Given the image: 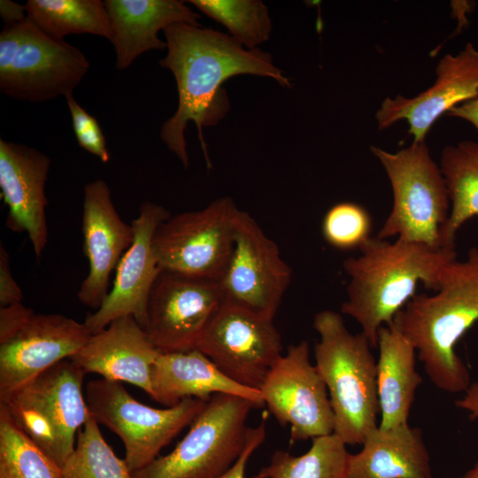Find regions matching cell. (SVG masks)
<instances>
[{"instance_id":"cell-31","label":"cell","mask_w":478,"mask_h":478,"mask_svg":"<svg viewBox=\"0 0 478 478\" xmlns=\"http://www.w3.org/2000/svg\"><path fill=\"white\" fill-rule=\"evenodd\" d=\"M372 220L368 212L352 202L333 205L322 220L326 242L339 250L358 248L371 237Z\"/></svg>"},{"instance_id":"cell-3","label":"cell","mask_w":478,"mask_h":478,"mask_svg":"<svg viewBox=\"0 0 478 478\" xmlns=\"http://www.w3.org/2000/svg\"><path fill=\"white\" fill-rule=\"evenodd\" d=\"M434 295H415L392 322L416 350L424 370L439 389L459 393L470 386V373L455 346L478 320V249L464 261L447 264Z\"/></svg>"},{"instance_id":"cell-19","label":"cell","mask_w":478,"mask_h":478,"mask_svg":"<svg viewBox=\"0 0 478 478\" xmlns=\"http://www.w3.org/2000/svg\"><path fill=\"white\" fill-rule=\"evenodd\" d=\"M50 158L35 148L0 140V189L6 226L27 233L38 260L48 243L45 184Z\"/></svg>"},{"instance_id":"cell-21","label":"cell","mask_w":478,"mask_h":478,"mask_svg":"<svg viewBox=\"0 0 478 478\" xmlns=\"http://www.w3.org/2000/svg\"><path fill=\"white\" fill-rule=\"evenodd\" d=\"M112 30L110 42L116 53V68L127 69L135 58L151 50L166 49L160 30L176 23L200 25L201 16L183 1L106 0Z\"/></svg>"},{"instance_id":"cell-39","label":"cell","mask_w":478,"mask_h":478,"mask_svg":"<svg viewBox=\"0 0 478 478\" xmlns=\"http://www.w3.org/2000/svg\"><path fill=\"white\" fill-rule=\"evenodd\" d=\"M460 478H478V462Z\"/></svg>"},{"instance_id":"cell-33","label":"cell","mask_w":478,"mask_h":478,"mask_svg":"<svg viewBox=\"0 0 478 478\" xmlns=\"http://www.w3.org/2000/svg\"><path fill=\"white\" fill-rule=\"evenodd\" d=\"M35 314L22 303L0 307V343L12 337Z\"/></svg>"},{"instance_id":"cell-18","label":"cell","mask_w":478,"mask_h":478,"mask_svg":"<svg viewBox=\"0 0 478 478\" xmlns=\"http://www.w3.org/2000/svg\"><path fill=\"white\" fill-rule=\"evenodd\" d=\"M81 231L89 273L77 297L82 305L97 310L109 293L110 275L134 239L132 225L120 216L104 180L84 187Z\"/></svg>"},{"instance_id":"cell-15","label":"cell","mask_w":478,"mask_h":478,"mask_svg":"<svg viewBox=\"0 0 478 478\" xmlns=\"http://www.w3.org/2000/svg\"><path fill=\"white\" fill-rule=\"evenodd\" d=\"M170 216L166 208L156 203H142L138 216L131 222L133 243L115 269L112 288L102 305L88 313L83 322L91 334L126 316L134 317L145 328L149 297L162 271L152 241L157 228Z\"/></svg>"},{"instance_id":"cell-26","label":"cell","mask_w":478,"mask_h":478,"mask_svg":"<svg viewBox=\"0 0 478 478\" xmlns=\"http://www.w3.org/2000/svg\"><path fill=\"white\" fill-rule=\"evenodd\" d=\"M25 5L27 19L56 39L89 34L111 40L110 19L101 0H29Z\"/></svg>"},{"instance_id":"cell-13","label":"cell","mask_w":478,"mask_h":478,"mask_svg":"<svg viewBox=\"0 0 478 478\" xmlns=\"http://www.w3.org/2000/svg\"><path fill=\"white\" fill-rule=\"evenodd\" d=\"M259 391L268 412L280 424L290 427V443L334 433L335 416L328 389L310 361L306 341L289 346Z\"/></svg>"},{"instance_id":"cell-11","label":"cell","mask_w":478,"mask_h":478,"mask_svg":"<svg viewBox=\"0 0 478 478\" xmlns=\"http://www.w3.org/2000/svg\"><path fill=\"white\" fill-rule=\"evenodd\" d=\"M196 349L229 379L257 390L282 355L281 335L273 319L225 303Z\"/></svg>"},{"instance_id":"cell-16","label":"cell","mask_w":478,"mask_h":478,"mask_svg":"<svg viewBox=\"0 0 478 478\" xmlns=\"http://www.w3.org/2000/svg\"><path fill=\"white\" fill-rule=\"evenodd\" d=\"M84 323L62 314L35 313L0 343V403L55 364L77 353L91 336Z\"/></svg>"},{"instance_id":"cell-34","label":"cell","mask_w":478,"mask_h":478,"mask_svg":"<svg viewBox=\"0 0 478 478\" xmlns=\"http://www.w3.org/2000/svg\"><path fill=\"white\" fill-rule=\"evenodd\" d=\"M23 293L16 282L11 267L10 256L1 243L0 244V306L22 303Z\"/></svg>"},{"instance_id":"cell-17","label":"cell","mask_w":478,"mask_h":478,"mask_svg":"<svg viewBox=\"0 0 478 478\" xmlns=\"http://www.w3.org/2000/svg\"><path fill=\"white\" fill-rule=\"evenodd\" d=\"M478 97V50L468 42L457 54H446L436 67L434 83L412 97L397 95L386 97L375 113L380 129L398 120L408 124L412 142L425 137L443 114Z\"/></svg>"},{"instance_id":"cell-38","label":"cell","mask_w":478,"mask_h":478,"mask_svg":"<svg viewBox=\"0 0 478 478\" xmlns=\"http://www.w3.org/2000/svg\"><path fill=\"white\" fill-rule=\"evenodd\" d=\"M465 392V396L456 400L455 404L459 408L469 412L472 420H478V381L470 384Z\"/></svg>"},{"instance_id":"cell-4","label":"cell","mask_w":478,"mask_h":478,"mask_svg":"<svg viewBox=\"0 0 478 478\" xmlns=\"http://www.w3.org/2000/svg\"><path fill=\"white\" fill-rule=\"evenodd\" d=\"M313 328L315 366L323 379L335 416L334 433L346 444H362L379 425L376 360L363 333L351 334L342 316L318 312Z\"/></svg>"},{"instance_id":"cell-9","label":"cell","mask_w":478,"mask_h":478,"mask_svg":"<svg viewBox=\"0 0 478 478\" xmlns=\"http://www.w3.org/2000/svg\"><path fill=\"white\" fill-rule=\"evenodd\" d=\"M85 397L90 415L121 439L124 459L133 473L159 456L207 403L186 398L171 407L154 408L135 400L120 382L104 378L89 382Z\"/></svg>"},{"instance_id":"cell-7","label":"cell","mask_w":478,"mask_h":478,"mask_svg":"<svg viewBox=\"0 0 478 478\" xmlns=\"http://www.w3.org/2000/svg\"><path fill=\"white\" fill-rule=\"evenodd\" d=\"M258 407L239 396L212 395L175 448L134 472V478H219L243 452L248 416Z\"/></svg>"},{"instance_id":"cell-5","label":"cell","mask_w":478,"mask_h":478,"mask_svg":"<svg viewBox=\"0 0 478 478\" xmlns=\"http://www.w3.org/2000/svg\"><path fill=\"white\" fill-rule=\"evenodd\" d=\"M389 180L392 208L377 237H396L432 247H444L441 230L451 212L448 189L440 166L424 142L396 152L371 146Z\"/></svg>"},{"instance_id":"cell-20","label":"cell","mask_w":478,"mask_h":478,"mask_svg":"<svg viewBox=\"0 0 478 478\" xmlns=\"http://www.w3.org/2000/svg\"><path fill=\"white\" fill-rule=\"evenodd\" d=\"M160 351L132 316L119 318L92 334L70 359L87 373L134 384L151 395V372Z\"/></svg>"},{"instance_id":"cell-36","label":"cell","mask_w":478,"mask_h":478,"mask_svg":"<svg viewBox=\"0 0 478 478\" xmlns=\"http://www.w3.org/2000/svg\"><path fill=\"white\" fill-rule=\"evenodd\" d=\"M0 15L4 26L19 23L27 19L26 5L10 0L0 1Z\"/></svg>"},{"instance_id":"cell-14","label":"cell","mask_w":478,"mask_h":478,"mask_svg":"<svg viewBox=\"0 0 478 478\" xmlns=\"http://www.w3.org/2000/svg\"><path fill=\"white\" fill-rule=\"evenodd\" d=\"M224 305L219 281L162 270L151 289L144 328L160 352L196 349Z\"/></svg>"},{"instance_id":"cell-10","label":"cell","mask_w":478,"mask_h":478,"mask_svg":"<svg viewBox=\"0 0 478 478\" xmlns=\"http://www.w3.org/2000/svg\"><path fill=\"white\" fill-rule=\"evenodd\" d=\"M239 212L227 197L204 209L170 216L152 241L161 269L220 281L232 253Z\"/></svg>"},{"instance_id":"cell-30","label":"cell","mask_w":478,"mask_h":478,"mask_svg":"<svg viewBox=\"0 0 478 478\" xmlns=\"http://www.w3.org/2000/svg\"><path fill=\"white\" fill-rule=\"evenodd\" d=\"M62 473L63 478H134L125 459L115 455L91 415L78 431L74 451Z\"/></svg>"},{"instance_id":"cell-1","label":"cell","mask_w":478,"mask_h":478,"mask_svg":"<svg viewBox=\"0 0 478 478\" xmlns=\"http://www.w3.org/2000/svg\"><path fill=\"white\" fill-rule=\"evenodd\" d=\"M166 55L159 65L171 71L177 85L178 106L160 128V138L185 168L189 166L185 131L189 122L197 128L208 168L212 162L203 128L215 126L230 104L222 84L231 77L251 74L271 78L282 87L289 79L274 63L270 53L248 50L227 33L201 25L176 23L163 31Z\"/></svg>"},{"instance_id":"cell-29","label":"cell","mask_w":478,"mask_h":478,"mask_svg":"<svg viewBox=\"0 0 478 478\" xmlns=\"http://www.w3.org/2000/svg\"><path fill=\"white\" fill-rule=\"evenodd\" d=\"M198 11L223 25L227 34L248 50L269 40L272 19L260 0H190Z\"/></svg>"},{"instance_id":"cell-6","label":"cell","mask_w":478,"mask_h":478,"mask_svg":"<svg viewBox=\"0 0 478 478\" xmlns=\"http://www.w3.org/2000/svg\"><path fill=\"white\" fill-rule=\"evenodd\" d=\"M89 69L76 47L56 39L31 20L0 33V90L15 100L42 103L73 94Z\"/></svg>"},{"instance_id":"cell-24","label":"cell","mask_w":478,"mask_h":478,"mask_svg":"<svg viewBox=\"0 0 478 478\" xmlns=\"http://www.w3.org/2000/svg\"><path fill=\"white\" fill-rule=\"evenodd\" d=\"M377 347L379 427L387 429L408 424L416 391L422 383L415 368L416 350L392 325L379 329Z\"/></svg>"},{"instance_id":"cell-2","label":"cell","mask_w":478,"mask_h":478,"mask_svg":"<svg viewBox=\"0 0 478 478\" xmlns=\"http://www.w3.org/2000/svg\"><path fill=\"white\" fill-rule=\"evenodd\" d=\"M359 251L360 255L343 264L349 282L341 312L360 325L371 347L376 348L379 329L392 324L396 314L415 296L419 282L437 290L440 274L457 259V251L377 236L369 237Z\"/></svg>"},{"instance_id":"cell-37","label":"cell","mask_w":478,"mask_h":478,"mask_svg":"<svg viewBox=\"0 0 478 478\" xmlns=\"http://www.w3.org/2000/svg\"><path fill=\"white\" fill-rule=\"evenodd\" d=\"M447 115L464 120L478 130V97L454 107Z\"/></svg>"},{"instance_id":"cell-25","label":"cell","mask_w":478,"mask_h":478,"mask_svg":"<svg viewBox=\"0 0 478 478\" xmlns=\"http://www.w3.org/2000/svg\"><path fill=\"white\" fill-rule=\"evenodd\" d=\"M440 168L451 201V212L441 230L444 247L455 248L456 235L464 223L478 216V142L447 145Z\"/></svg>"},{"instance_id":"cell-27","label":"cell","mask_w":478,"mask_h":478,"mask_svg":"<svg viewBox=\"0 0 478 478\" xmlns=\"http://www.w3.org/2000/svg\"><path fill=\"white\" fill-rule=\"evenodd\" d=\"M301 456L277 451L253 478H344L350 453L335 433L315 437Z\"/></svg>"},{"instance_id":"cell-22","label":"cell","mask_w":478,"mask_h":478,"mask_svg":"<svg viewBox=\"0 0 478 478\" xmlns=\"http://www.w3.org/2000/svg\"><path fill=\"white\" fill-rule=\"evenodd\" d=\"M245 397L265 405L259 390L240 385L226 376L197 349L160 352L151 372L150 397L166 407L186 398L208 401L214 394Z\"/></svg>"},{"instance_id":"cell-12","label":"cell","mask_w":478,"mask_h":478,"mask_svg":"<svg viewBox=\"0 0 478 478\" xmlns=\"http://www.w3.org/2000/svg\"><path fill=\"white\" fill-rule=\"evenodd\" d=\"M291 274L277 244L240 210L232 253L220 280L224 303L274 320Z\"/></svg>"},{"instance_id":"cell-8","label":"cell","mask_w":478,"mask_h":478,"mask_svg":"<svg viewBox=\"0 0 478 478\" xmlns=\"http://www.w3.org/2000/svg\"><path fill=\"white\" fill-rule=\"evenodd\" d=\"M85 374L70 358L64 359L0 403L61 467L74 451L76 433L90 417L82 390Z\"/></svg>"},{"instance_id":"cell-28","label":"cell","mask_w":478,"mask_h":478,"mask_svg":"<svg viewBox=\"0 0 478 478\" xmlns=\"http://www.w3.org/2000/svg\"><path fill=\"white\" fill-rule=\"evenodd\" d=\"M0 478H63L52 460L0 404Z\"/></svg>"},{"instance_id":"cell-23","label":"cell","mask_w":478,"mask_h":478,"mask_svg":"<svg viewBox=\"0 0 478 478\" xmlns=\"http://www.w3.org/2000/svg\"><path fill=\"white\" fill-rule=\"evenodd\" d=\"M344 478H434L422 431L409 424L372 430L348 458Z\"/></svg>"},{"instance_id":"cell-32","label":"cell","mask_w":478,"mask_h":478,"mask_svg":"<svg viewBox=\"0 0 478 478\" xmlns=\"http://www.w3.org/2000/svg\"><path fill=\"white\" fill-rule=\"evenodd\" d=\"M73 128L79 145L102 162L110 160L104 135L95 117L87 112L70 94L66 96Z\"/></svg>"},{"instance_id":"cell-35","label":"cell","mask_w":478,"mask_h":478,"mask_svg":"<svg viewBox=\"0 0 478 478\" xmlns=\"http://www.w3.org/2000/svg\"><path fill=\"white\" fill-rule=\"evenodd\" d=\"M266 433L265 413L261 422L257 427L250 428L248 442L240 458L230 469L219 478H244L247 462L255 450L259 447L266 439Z\"/></svg>"}]
</instances>
